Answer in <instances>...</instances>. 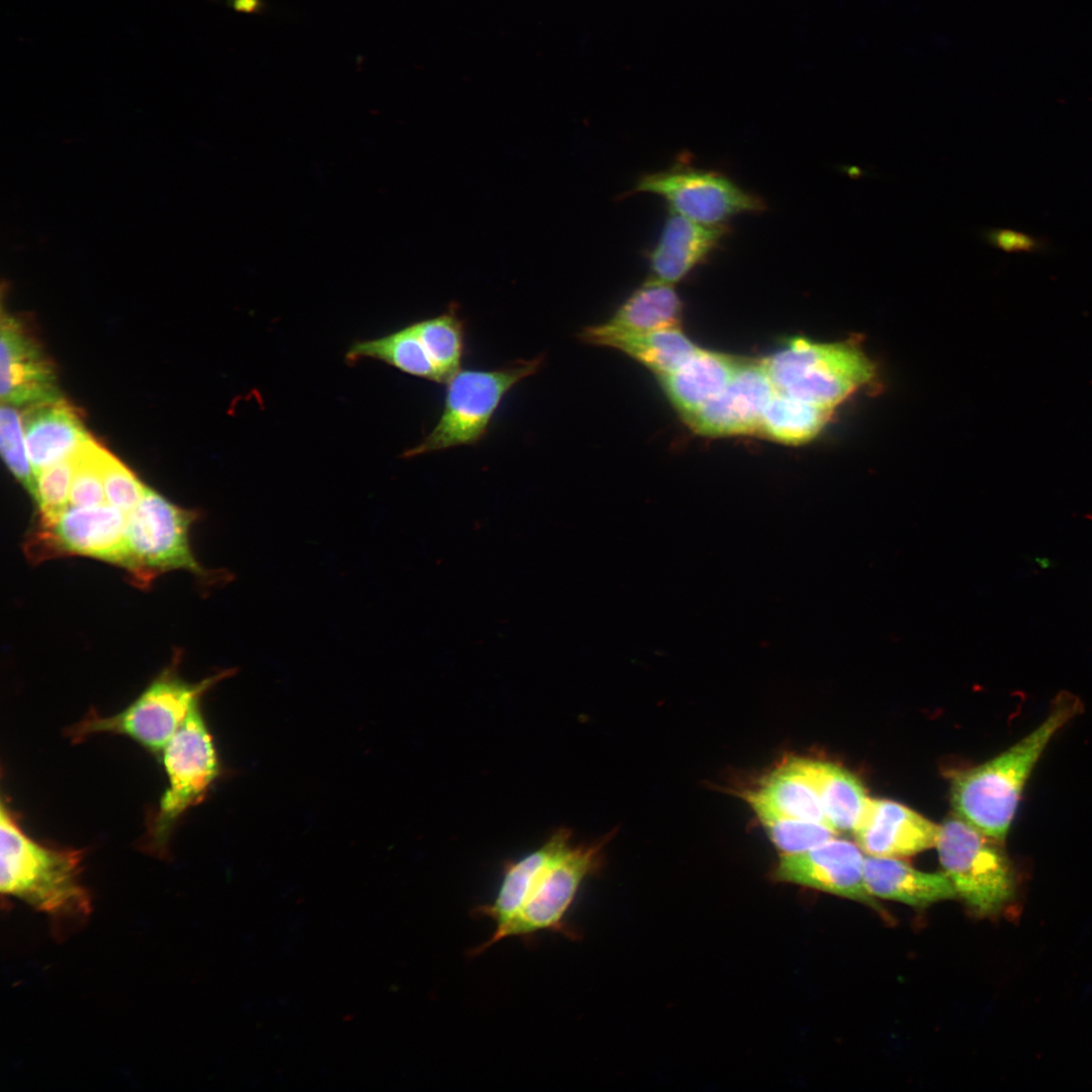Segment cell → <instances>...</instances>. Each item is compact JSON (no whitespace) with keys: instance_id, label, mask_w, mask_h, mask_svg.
<instances>
[{"instance_id":"cell-3","label":"cell","mask_w":1092,"mask_h":1092,"mask_svg":"<svg viewBox=\"0 0 1092 1092\" xmlns=\"http://www.w3.org/2000/svg\"><path fill=\"white\" fill-rule=\"evenodd\" d=\"M571 838L568 828H559L531 852L529 876L522 887L518 912L475 946L470 956H479L505 938H530L543 931L577 938L566 916L584 880L600 869L605 842L574 845Z\"/></svg>"},{"instance_id":"cell-23","label":"cell","mask_w":1092,"mask_h":1092,"mask_svg":"<svg viewBox=\"0 0 1092 1092\" xmlns=\"http://www.w3.org/2000/svg\"><path fill=\"white\" fill-rule=\"evenodd\" d=\"M681 311L682 303L672 284L653 277L634 290L613 316L601 325L618 333L676 328Z\"/></svg>"},{"instance_id":"cell-17","label":"cell","mask_w":1092,"mask_h":1092,"mask_svg":"<svg viewBox=\"0 0 1092 1092\" xmlns=\"http://www.w3.org/2000/svg\"><path fill=\"white\" fill-rule=\"evenodd\" d=\"M726 225H707L670 212L648 253L653 277L673 284L687 277L718 249Z\"/></svg>"},{"instance_id":"cell-1","label":"cell","mask_w":1092,"mask_h":1092,"mask_svg":"<svg viewBox=\"0 0 1092 1092\" xmlns=\"http://www.w3.org/2000/svg\"><path fill=\"white\" fill-rule=\"evenodd\" d=\"M1083 711L1081 700L1061 692L1032 731L994 758L956 775L951 803L962 818L988 837L1004 841L1023 788L1053 737Z\"/></svg>"},{"instance_id":"cell-14","label":"cell","mask_w":1092,"mask_h":1092,"mask_svg":"<svg viewBox=\"0 0 1092 1092\" xmlns=\"http://www.w3.org/2000/svg\"><path fill=\"white\" fill-rule=\"evenodd\" d=\"M864 857L854 843L831 838L809 850L783 854L774 873L778 881L828 892L878 908L863 877Z\"/></svg>"},{"instance_id":"cell-22","label":"cell","mask_w":1092,"mask_h":1092,"mask_svg":"<svg viewBox=\"0 0 1092 1092\" xmlns=\"http://www.w3.org/2000/svg\"><path fill=\"white\" fill-rule=\"evenodd\" d=\"M758 819L787 817L829 825L813 786L788 760L744 794ZM830 826V825H829Z\"/></svg>"},{"instance_id":"cell-24","label":"cell","mask_w":1092,"mask_h":1092,"mask_svg":"<svg viewBox=\"0 0 1092 1092\" xmlns=\"http://www.w3.org/2000/svg\"><path fill=\"white\" fill-rule=\"evenodd\" d=\"M345 358L348 364L363 359H375L410 375L438 383L444 382L412 324L380 338L355 341Z\"/></svg>"},{"instance_id":"cell-15","label":"cell","mask_w":1092,"mask_h":1092,"mask_svg":"<svg viewBox=\"0 0 1092 1092\" xmlns=\"http://www.w3.org/2000/svg\"><path fill=\"white\" fill-rule=\"evenodd\" d=\"M940 825L891 800L869 799L853 830L858 847L874 856H906L936 845Z\"/></svg>"},{"instance_id":"cell-29","label":"cell","mask_w":1092,"mask_h":1092,"mask_svg":"<svg viewBox=\"0 0 1092 1092\" xmlns=\"http://www.w3.org/2000/svg\"><path fill=\"white\" fill-rule=\"evenodd\" d=\"M772 843L783 854L814 848L835 837L831 826L803 819L768 817L760 820Z\"/></svg>"},{"instance_id":"cell-31","label":"cell","mask_w":1092,"mask_h":1092,"mask_svg":"<svg viewBox=\"0 0 1092 1092\" xmlns=\"http://www.w3.org/2000/svg\"><path fill=\"white\" fill-rule=\"evenodd\" d=\"M72 475V455L36 474L38 517H53L70 505Z\"/></svg>"},{"instance_id":"cell-26","label":"cell","mask_w":1092,"mask_h":1092,"mask_svg":"<svg viewBox=\"0 0 1092 1092\" xmlns=\"http://www.w3.org/2000/svg\"><path fill=\"white\" fill-rule=\"evenodd\" d=\"M444 383L462 364L465 351L464 323L458 306L451 303L439 315L413 323Z\"/></svg>"},{"instance_id":"cell-6","label":"cell","mask_w":1092,"mask_h":1092,"mask_svg":"<svg viewBox=\"0 0 1092 1092\" xmlns=\"http://www.w3.org/2000/svg\"><path fill=\"white\" fill-rule=\"evenodd\" d=\"M178 661L164 669L125 709L101 716L95 711L68 728L74 742L100 733L126 736L153 754H162L190 709L217 681L234 671L223 670L198 682H188L177 670Z\"/></svg>"},{"instance_id":"cell-7","label":"cell","mask_w":1092,"mask_h":1092,"mask_svg":"<svg viewBox=\"0 0 1092 1092\" xmlns=\"http://www.w3.org/2000/svg\"><path fill=\"white\" fill-rule=\"evenodd\" d=\"M198 515L182 509L147 488L140 503L126 514L123 546L117 566L126 570L131 582L147 587L162 573L185 569L200 577L228 578L213 573L196 561L189 543V530Z\"/></svg>"},{"instance_id":"cell-2","label":"cell","mask_w":1092,"mask_h":1092,"mask_svg":"<svg viewBox=\"0 0 1092 1092\" xmlns=\"http://www.w3.org/2000/svg\"><path fill=\"white\" fill-rule=\"evenodd\" d=\"M2 895L15 897L47 914L58 933L85 923L91 896L81 881L83 851L55 848L29 837L1 802Z\"/></svg>"},{"instance_id":"cell-18","label":"cell","mask_w":1092,"mask_h":1092,"mask_svg":"<svg viewBox=\"0 0 1092 1092\" xmlns=\"http://www.w3.org/2000/svg\"><path fill=\"white\" fill-rule=\"evenodd\" d=\"M578 338L589 345L620 350L658 377L677 369L700 349L678 327L645 333H618L600 324L583 328Z\"/></svg>"},{"instance_id":"cell-10","label":"cell","mask_w":1092,"mask_h":1092,"mask_svg":"<svg viewBox=\"0 0 1092 1092\" xmlns=\"http://www.w3.org/2000/svg\"><path fill=\"white\" fill-rule=\"evenodd\" d=\"M634 192L659 196L672 212L707 225H724L735 215L765 209L759 196L727 176L688 166L645 174L636 182Z\"/></svg>"},{"instance_id":"cell-30","label":"cell","mask_w":1092,"mask_h":1092,"mask_svg":"<svg viewBox=\"0 0 1092 1092\" xmlns=\"http://www.w3.org/2000/svg\"><path fill=\"white\" fill-rule=\"evenodd\" d=\"M101 470L106 504L124 514L129 513L140 503L148 487L105 447Z\"/></svg>"},{"instance_id":"cell-32","label":"cell","mask_w":1092,"mask_h":1092,"mask_svg":"<svg viewBox=\"0 0 1092 1092\" xmlns=\"http://www.w3.org/2000/svg\"><path fill=\"white\" fill-rule=\"evenodd\" d=\"M989 244L1009 253H1028L1038 250L1041 243L1034 237L1012 230H991L986 234Z\"/></svg>"},{"instance_id":"cell-21","label":"cell","mask_w":1092,"mask_h":1092,"mask_svg":"<svg viewBox=\"0 0 1092 1092\" xmlns=\"http://www.w3.org/2000/svg\"><path fill=\"white\" fill-rule=\"evenodd\" d=\"M791 761L817 792L829 825L836 831H853L870 799L859 780L829 761L803 757Z\"/></svg>"},{"instance_id":"cell-27","label":"cell","mask_w":1092,"mask_h":1092,"mask_svg":"<svg viewBox=\"0 0 1092 1092\" xmlns=\"http://www.w3.org/2000/svg\"><path fill=\"white\" fill-rule=\"evenodd\" d=\"M103 449L90 436L72 454L70 505L94 507L106 503L101 470Z\"/></svg>"},{"instance_id":"cell-16","label":"cell","mask_w":1092,"mask_h":1092,"mask_svg":"<svg viewBox=\"0 0 1092 1092\" xmlns=\"http://www.w3.org/2000/svg\"><path fill=\"white\" fill-rule=\"evenodd\" d=\"M21 422L35 475L69 458L90 437L81 411L62 396L26 405Z\"/></svg>"},{"instance_id":"cell-13","label":"cell","mask_w":1092,"mask_h":1092,"mask_svg":"<svg viewBox=\"0 0 1092 1092\" xmlns=\"http://www.w3.org/2000/svg\"><path fill=\"white\" fill-rule=\"evenodd\" d=\"M775 391L762 360L743 359L727 386L684 420L703 436L756 435Z\"/></svg>"},{"instance_id":"cell-5","label":"cell","mask_w":1092,"mask_h":1092,"mask_svg":"<svg viewBox=\"0 0 1092 1092\" xmlns=\"http://www.w3.org/2000/svg\"><path fill=\"white\" fill-rule=\"evenodd\" d=\"M543 357L519 359L491 369H460L446 383L443 411L431 432L404 458L478 444L502 400L518 383L537 373Z\"/></svg>"},{"instance_id":"cell-12","label":"cell","mask_w":1092,"mask_h":1092,"mask_svg":"<svg viewBox=\"0 0 1092 1092\" xmlns=\"http://www.w3.org/2000/svg\"><path fill=\"white\" fill-rule=\"evenodd\" d=\"M1 402L31 404L59 395L55 364L39 340L15 314L1 313L0 324Z\"/></svg>"},{"instance_id":"cell-4","label":"cell","mask_w":1092,"mask_h":1092,"mask_svg":"<svg viewBox=\"0 0 1092 1092\" xmlns=\"http://www.w3.org/2000/svg\"><path fill=\"white\" fill-rule=\"evenodd\" d=\"M762 363L777 390L831 415L877 383L876 365L857 337L835 343L793 338Z\"/></svg>"},{"instance_id":"cell-19","label":"cell","mask_w":1092,"mask_h":1092,"mask_svg":"<svg viewBox=\"0 0 1092 1092\" xmlns=\"http://www.w3.org/2000/svg\"><path fill=\"white\" fill-rule=\"evenodd\" d=\"M742 360L700 348L677 369L658 378L665 394L685 419L727 386Z\"/></svg>"},{"instance_id":"cell-25","label":"cell","mask_w":1092,"mask_h":1092,"mask_svg":"<svg viewBox=\"0 0 1092 1092\" xmlns=\"http://www.w3.org/2000/svg\"><path fill=\"white\" fill-rule=\"evenodd\" d=\"M833 415L776 389L767 403L756 435L780 443L799 445L815 438Z\"/></svg>"},{"instance_id":"cell-20","label":"cell","mask_w":1092,"mask_h":1092,"mask_svg":"<svg viewBox=\"0 0 1092 1092\" xmlns=\"http://www.w3.org/2000/svg\"><path fill=\"white\" fill-rule=\"evenodd\" d=\"M863 877L873 897L915 907H925L958 896L945 874L921 872L891 856L871 855L864 858Z\"/></svg>"},{"instance_id":"cell-9","label":"cell","mask_w":1092,"mask_h":1092,"mask_svg":"<svg viewBox=\"0 0 1092 1092\" xmlns=\"http://www.w3.org/2000/svg\"><path fill=\"white\" fill-rule=\"evenodd\" d=\"M998 843L960 817L939 828L936 846L944 874L980 915L999 913L1015 892L1012 866Z\"/></svg>"},{"instance_id":"cell-28","label":"cell","mask_w":1092,"mask_h":1092,"mask_svg":"<svg viewBox=\"0 0 1092 1092\" xmlns=\"http://www.w3.org/2000/svg\"><path fill=\"white\" fill-rule=\"evenodd\" d=\"M0 449L10 472L34 500L36 475L27 454L21 413L5 402H1L0 410Z\"/></svg>"},{"instance_id":"cell-11","label":"cell","mask_w":1092,"mask_h":1092,"mask_svg":"<svg viewBox=\"0 0 1092 1092\" xmlns=\"http://www.w3.org/2000/svg\"><path fill=\"white\" fill-rule=\"evenodd\" d=\"M126 514L102 504L69 505L57 515L38 517L24 542L26 556L34 562L80 555L117 565L123 546Z\"/></svg>"},{"instance_id":"cell-8","label":"cell","mask_w":1092,"mask_h":1092,"mask_svg":"<svg viewBox=\"0 0 1092 1092\" xmlns=\"http://www.w3.org/2000/svg\"><path fill=\"white\" fill-rule=\"evenodd\" d=\"M162 762L168 786L152 817L147 846L162 854L181 816L200 803L219 772L212 737L197 702L165 746Z\"/></svg>"}]
</instances>
